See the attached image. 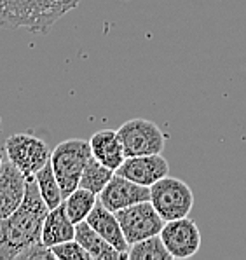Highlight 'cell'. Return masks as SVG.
<instances>
[{"instance_id": "cell-16", "label": "cell", "mask_w": 246, "mask_h": 260, "mask_svg": "<svg viewBox=\"0 0 246 260\" xmlns=\"http://www.w3.org/2000/svg\"><path fill=\"white\" fill-rule=\"evenodd\" d=\"M96 203L98 196L87 189H82V187H77L72 194H68L63 199V206H65L66 215H68V218L72 220L75 225L84 222Z\"/></svg>"}, {"instance_id": "cell-13", "label": "cell", "mask_w": 246, "mask_h": 260, "mask_svg": "<svg viewBox=\"0 0 246 260\" xmlns=\"http://www.w3.org/2000/svg\"><path fill=\"white\" fill-rule=\"evenodd\" d=\"M91 154L94 159L105 165L107 168L116 171L119 166L124 162L126 154L122 149L121 138H119L117 131L114 129H101L91 137L89 140Z\"/></svg>"}, {"instance_id": "cell-10", "label": "cell", "mask_w": 246, "mask_h": 260, "mask_svg": "<svg viewBox=\"0 0 246 260\" xmlns=\"http://www.w3.org/2000/svg\"><path fill=\"white\" fill-rule=\"evenodd\" d=\"M116 173L133 180L134 183L150 187L157 180L168 177L169 165L161 154L134 155V157H126L124 162L116 170Z\"/></svg>"}, {"instance_id": "cell-23", "label": "cell", "mask_w": 246, "mask_h": 260, "mask_svg": "<svg viewBox=\"0 0 246 260\" xmlns=\"http://www.w3.org/2000/svg\"><path fill=\"white\" fill-rule=\"evenodd\" d=\"M0 131H2V119H0Z\"/></svg>"}, {"instance_id": "cell-22", "label": "cell", "mask_w": 246, "mask_h": 260, "mask_svg": "<svg viewBox=\"0 0 246 260\" xmlns=\"http://www.w3.org/2000/svg\"><path fill=\"white\" fill-rule=\"evenodd\" d=\"M2 162H4V155H2V152H0V166H2Z\"/></svg>"}, {"instance_id": "cell-1", "label": "cell", "mask_w": 246, "mask_h": 260, "mask_svg": "<svg viewBox=\"0 0 246 260\" xmlns=\"http://www.w3.org/2000/svg\"><path fill=\"white\" fill-rule=\"evenodd\" d=\"M49 208L44 203L33 177L26 178L21 205L9 217L0 218V260H13L23 250L41 243L42 225Z\"/></svg>"}, {"instance_id": "cell-11", "label": "cell", "mask_w": 246, "mask_h": 260, "mask_svg": "<svg viewBox=\"0 0 246 260\" xmlns=\"http://www.w3.org/2000/svg\"><path fill=\"white\" fill-rule=\"evenodd\" d=\"M26 177L7 159L0 166V218L18 210L25 198Z\"/></svg>"}, {"instance_id": "cell-18", "label": "cell", "mask_w": 246, "mask_h": 260, "mask_svg": "<svg viewBox=\"0 0 246 260\" xmlns=\"http://www.w3.org/2000/svg\"><path fill=\"white\" fill-rule=\"evenodd\" d=\"M33 178H35V182H37L39 192H41L44 203H46L49 210H53V208L61 205L65 198H63L61 187H59L51 162H47L46 166L41 168V170L33 175Z\"/></svg>"}, {"instance_id": "cell-2", "label": "cell", "mask_w": 246, "mask_h": 260, "mask_svg": "<svg viewBox=\"0 0 246 260\" xmlns=\"http://www.w3.org/2000/svg\"><path fill=\"white\" fill-rule=\"evenodd\" d=\"M81 0H0V26L46 34Z\"/></svg>"}, {"instance_id": "cell-7", "label": "cell", "mask_w": 246, "mask_h": 260, "mask_svg": "<svg viewBox=\"0 0 246 260\" xmlns=\"http://www.w3.org/2000/svg\"><path fill=\"white\" fill-rule=\"evenodd\" d=\"M116 217L121 223L122 234H124L128 245H134L144 241L147 238L161 234L164 220L150 201H142L136 205L116 211Z\"/></svg>"}, {"instance_id": "cell-21", "label": "cell", "mask_w": 246, "mask_h": 260, "mask_svg": "<svg viewBox=\"0 0 246 260\" xmlns=\"http://www.w3.org/2000/svg\"><path fill=\"white\" fill-rule=\"evenodd\" d=\"M16 260H56V258H54L51 248L46 246L41 241V243H37V245H31L26 248V250H23Z\"/></svg>"}, {"instance_id": "cell-20", "label": "cell", "mask_w": 246, "mask_h": 260, "mask_svg": "<svg viewBox=\"0 0 246 260\" xmlns=\"http://www.w3.org/2000/svg\"><path fill=\"white\" fill-rule=\"evenodd\" d=\"M51 251L56 260H93L91 255L84 250V246L75 239L51 246Z\"/></svg>"}, {"instance_id": "cell-4", "label": "cell", "mask_w": 246, "mask_h": 260, "mask_svg": "<svg viewBox=\"0 0 246 260\" xmlns=\"http://www.w3.org/2000/svg\"><path fill=\"white\" fill-rule=\"evenodd\" d=\"M150 203L164 222L189 217L194 206V194L184 180L164 177L150 185Z\"/></svg>"}, {"instance_id": "cell-17", "label": "cell", "mask_w": 246, "mask_h": 260, "mask_svg": "<svg viewBox=\"0 0 246 260\" xmlns=\"http://www.w3.org/2000/svg\"><path fill=\"white\" fill-rule=\"evenodd\" d=\"M114 173H116V171L107 168L105 165H101L98 159H94L93 155H91V157L87 159L84 171H82V175H81L79 187L94 192V194L98 196L103 189H105L107 183L110 182V178L114 177Z\"/></svg>"}, {"instance_id": "cell-3", "label": "cell", "mask_w": 246, "mask_h": 260, "mask_svg": "<svg viewBox=\"0 0 246 260\" xmlns=\"http://www.w3.org/2000/svg\"><path fill=\"white\" fill-rule=\"evenodd\" d=\"M91 155L93 154H91L89 142L81 138L65 140V142L58 143L54 150L51 152L49 162L53 166L59 187H61L63 198L72 194L79 187L81 175Z\"/></svg>"}, {"instance_id": "cell-5", "label": "cell", "mask_w": 246, "mask_h": 260, "mask_svg": "<svg viewBox=\"0 0 246 260\" xmlns=\"http://www.w3.org/2000/svg\"><path fill=\"white\" fill-rule=\"evenodd\" d=\"M126 157L161 154L166 145V135L156 122L147 119H129L117 129Z\"/></svg>"}, {"instance_id": "cell-14", "label": "cell", "mask_w": 246, "mask_h": 260, "mask_svg": "<svg viewBox=\"0 0 246 260\" xmlns=\"http://www.w3.org/2000/svg\"><path fill=\"white\" fill-rule=\"evenodd\" d=\"M75 241H79L93 260H121L128 258V255L116 250L107 239H103L89 223L81 222L75 225Z\"/></svg>"}, {"instance_id": "cell-15", "label": "cell", "mask_w": 246, "mask_h": 260, "mask_svg": "<svg viewBox=\"0 0 246 260\" xmlns=\"http://www.w3.org/2000/svg\"><path fill=\"white\" fill-rule=\"evenodd\" d=\"M42 243L46 246H54L59 243L75 239V223L68 218L63 203L53 210H49L42 225Z\"/></svg>"}, {"instance_id": "cell-19", "label": "cell", "mask_w": 246, "mask_h": 260, "mask_svg": "<svg viewBox=\"0 0 246 260\" xmlns=\"http://www.w3.org/2000/svg\"><path fill=\"white\" fill-rule=\"evenodd\" d=\"M128 258L129 260H173L171 253L164 246L159 234L131 245L128 250Z\"/></svg>"}, {"instance_id": "cell-12", "label": "cell", "mask_w": 246, "mask_h": 260, "mask_svg": "<svg viewBox=\"0 0 246 260\" xmlns=\"http://www.w3.org/2000/svg\"><path fill=\"white\" fill-rule=\"evenodd\" d=\"M86 222L89 223L103 239H107L116 250L128 255L129 245H128V241H126L124 234H122L121 223H119L114 211L107 210V208L98 201L93 210H91V213L87 215Z\"/></svg>"}, {"instance_id": "cell-6", "label": "cell", "mask_w": 246, "mask_h": 260, "mask_svg": "<svg viewBox=\"0 0 246 260\" xmlns=\"http://www.w3.org/2000/svg\"><path fill=\"white\" fill-rule=\"evenodd\" d=\"M7 159L25 175L33 177L51 159L47 143L31 133H14L6 140Z\"/></svg>"}, {"instance_id": "cell-8", "label": "cell", "mask_w": 246, "mask_h": 260, "mask_svg": "<svg viewBox=\"0 0 246 260\" xmlns=\"http://www.w3.org/2000/svg\"><path fill=\"white\" fill-rule=\"evenodd\" d=\"M159 236L171 257L177 260L194 257L201 248V231L189 217L164 222Z\"/></svg>"}, {"instance_id": "cell-9", "label": "cell", "mask_w": 246, "mask_h": 260, "mask_svg": "<svg viewBox=\"0 0 246 260\" xmlns=\"http://www.w3.org/2000/svg\"><path fill=\"white\" fill-rule=\"evenodd\" d=\"M98 201L107 210L116 213L122 208L136 205V203L150 201V187L134 183L133 180L122 177L119 173H114V177L105 185V189L98 194Z\"/></svg>"}]
</instances>
